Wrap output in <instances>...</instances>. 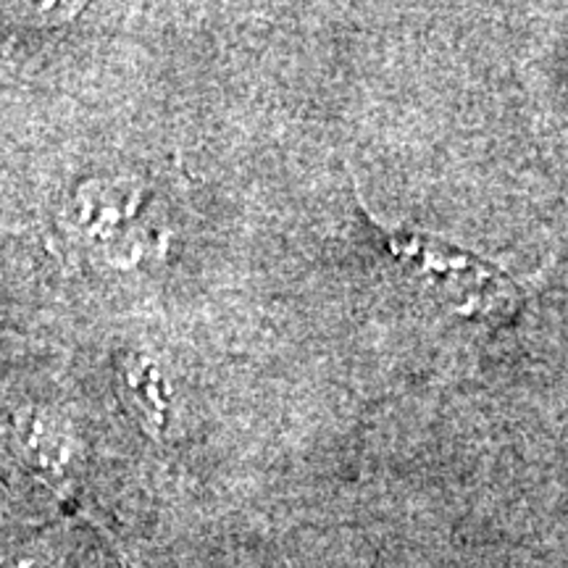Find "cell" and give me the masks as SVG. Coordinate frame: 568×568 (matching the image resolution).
<instances>
[{"label":"cell","instance_id":"6","mask_svg":"<svg viewBox=\"0 0 568 568\" xmlns=\"http://www.w3.org/2000/svg\"><path fill=\"white\" fill-rule=\"evenodd\" d=\"M80 3H0L3 30H55L80 17Z\"/></svg>","mask_w":568,"mask_h":568},{"label":"cell","instance_id":"2","mask_svg":"<svg viewBox=\"0 0 568 568\" xmlns=\"http://www.w3.org/2000/svg\"><path fill=\"white\" fill-rule=\"evenodd\" d=\"M11 445L34 479L61 500H74L82 479L84 443L69 414L51 406H21L11 418Z\"/></svg>","mask_w":568,"mask_h":568},{"label":"cell","instance_id":"4","mask_svg":"<svg viewBox=\"0 0 568 568\" xmlns=\"http://www.w3.org/2000/svg\"><path fill=\"white\" fill-rule=\"evenodd\" d=\"M119 395L130 408L134 422L155 443L166 435L169 418V382L161 366L142 353H124L119 358Z\"/></svg>","mask_w":568,"mask_h":568},{"label":"cell","instance_id":"3","mask_svg":"<svg viewBox=\"0 0 568 568\" xmlns=\"http://www.w3.org/2000/svg\"><path fill=\"white\" fill-rule=\"evenodd\" d=\"M142 203V187L130 180H90L80 184L71 195L63 213V226L71 243L105 255L111 261H122L119 247H124V258H134L130 226Z\"/></svg>","mask_w":568,"mask_h":568},{"label":"cell","instance_id":"1","mask_svg":"<svg viewBox=\"0 0 568 568\" xmlns=\"http://www.w3.org/2000/svg\"><path fill=\"white\" fill-rule=\"evenodd\" d=\"M397 258H410L432 287L453 303V308L474 314L479 308H493L489 303H514V282L506 272L479 261L477 255L460 253L458 247L443 245V240L429 234H393L389 237Z\"/></svg>","mask_w":568,"mask_h":568},{"label":"cell","instance_id":"5","mask_svg":"<svg viewBox=\"0 0 568 568\" xmlns=\"http://www.w3.org/2000/svg\"><path fill=\"white\" fill-rule=\"evenodd\" d=\"M0 568H69L67 535L48 529L0 550Z\"/></svg>","mask_w":568,"mask_h":568}]
</instances>
